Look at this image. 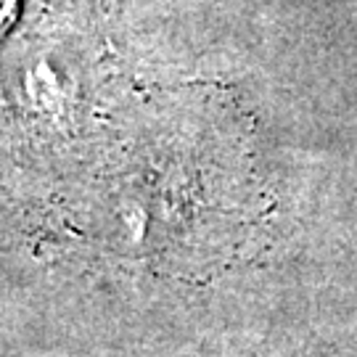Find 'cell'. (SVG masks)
I'll return each instance as SVG.
<instances>
[{
  "instance_id": "6da1fadb",
  "label": "cell",
  "mask_w": 357,
  "mask_h": 357,
  "mask_svg": "<svg viewBox=\"0 0 357 357\" xmlns=\"http://www.w3.org/2000/svg\"><path fill=\"white\" fill-rule=\"evenodd\" d=\"M13 8H16V0H0V32L8 26L13 16Z\"/></svg>"
}]
</instances>
